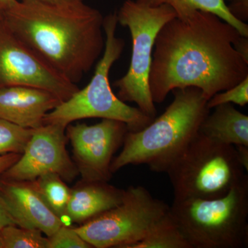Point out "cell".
I'll list each match as a JSON object with an SVG mask.
<instances>
[{
	"label": "cell",
	"mask_w": 248,
	"mask_h": 248,
	"mask_svg": "<svg viewBox=\"0 0 248 248\" xmlns=\"http://www.w3.org/2000/svg\"><path fill=\"white\" fill-rule=\"evenodd\" d=\"M239 31L216 15L197 11L175 17L155 40L149 76L155 104L174 89L195 87L209 100L248 77V60L234 48Z\"/></svg>",
	"instance_id": "1"
},
{
	"label": "cell",
	"mask_w": 248,
	"mask_h": 248,
	"mask_svg": "<svg viewBox=\"0 0 248 248\" xmlns=\"http://www.w3.org/2000/svg\"><path fill=\"white\" fill-rule=\"evenodd\" d=\"M104 19L83 0L70 5L17 0L2 12L3 22L19 40L76 84L104 53Z\"/></svg>",
	"instance_id": "2"
},
{
	"label": "cell",
	"mask_w": 248,
	"mask_h": 248,
	"mask_svg": "<svg viewBox=\"0 0 248 248\" xmlns=\"http://www.w3.org/2000/svg\"><path fill=\"white\" fill-rule=\"evenodd\" d=\"M174 99L162 115L138 131H128L120 154L112 160V174L129 165H147L166 172L197 136L210 109L208 99L195 87L174 89Z\"/></svg>",
	"instance_id": "3"
},
{
	"label": "cell",
	"mask_w": 248,
	"mask_h": 248,
	"mask_svg": "<svg viewBox=\"0 0 248 248\" xmlns=\"http://www.w3.org/2000/svg\"><path fill=\"white\" fill-rule=\"evenodd\" d=\"M118 24L116 12L104 17L105 47L92 79L84 89L78 90L69 99L48 112L44 124H60L66 127L72 122L83 119H108L124 122L129 131H138L153 122V119L138 107H130L122 102L111 88L109 81L111 68L120 58L125 48V41L116 36Z\"/></svg>",
	"instance_id": "4"
},
{
	"label": "cell",
	"mask_w": 248,
	"mask_h": 248,
	"mask_svg": "<svg viewBox=\"0 0 248 248\" xmlns=\"http://www.w3.org/2000/svg\"><path fill=\"white\" fill-rule=\"evenodd\" d=\"M170 213L191 248L248 246V175L218 198L173 200Z\"/></svg>",
	"instance_id": "5"
},
{
	"label": "cell",
	"mask_w": 248,
	"mask_h": 248,
	"mask_svg": "<svg viewBox=\"0 0 248 248\" xmlns=\"http://www.w3.org/2000/svg\"><path fill=\"white\" fill-rule=\"evenodd\" d=\"M166 173L174 200L218 198L248 176L234 146L214 141L200 133Z\"/></svg>",
	"instance_id": "6"
},
{
	"label": "cell",
	"mask_w": 248,
	"mask_h": 248,
	"mask_svg": "<svg viewBox=\"0 0 248 248\" xmlns=\"http://www.w3.org/2000/svg\"><path fill=\"white\" fill-rule=\"evenodd\" d=\"M116 14L118 24L128 28L132 38L128 71L114 83L118 89L117 96L122 102L135 103L154 120L156 109L150 91L149 76L155 40L161 28L177 15L168 5L151 7L136 0H125Z\"/></svg>",
	"instance_id": "7"
},
{
	"label": "cell",
	"mask_w": 248,
	"mask_h": 248,
	"mask_svg": "<svg viewBox=\"0 0 248 248\" xmlns=\"http://www.w3.org/2000/svg\"><path fill=\"white\" fill-rule=\"evenodd\" d=\"M169 210V205L143 186H130L122 203L75 229L92 248H128L143 239Z\"/></svg>",
	"instance_id": "8"
},
{
	"label": "cell",
	"mask_w": 248,
	"mask_h": 248,
	"mask_svg": "<svg viewBox=\"0 0 248 248\" xmlns=\"http://www.w3.org/2000/svg\"><path fill=\"white\" fill-rule=\"evenodd\" d=\"M27 86L46 90L62 102L79 90L46 63L0 19V88Z\"/></svg>",
	"instance_id": "9"
},
{
	"label": "cell",
	"mask_w": 248,
	"mask_h": 248,
	"mask_svg": "<svg viewBox=\"0 0 248 248\" xmlns=\"http://www.w3.org/2000/svg\"><path fill=\"white\" fill-rule=\"evenodd\" d=\"M126 124L120 121L103 119L89 125H67V140L73 148V161L83 182H108L114 155L123 145L128 133Z\"/></svg>",
	"instance_id": "10"
},
{
	"label": "cell",
	"mask_w": 248,
	"mask_h": 248,
	"mask_svg": "<svg viewBox=\"0 0 248 248\" xmlns=\"http://www.w3.org/2000/svg\"><path fill=\"white\" fill-rule=\"evenodd\" d=\"M66 127L47 124L35 129L24 153L0 177L16 182H32L42 175L56 174L66 182L78 174L66 150Z\"/></svg>",
	"instance_id": "11"
},
{
	"label": "cell",
	"mask_w": 248,
	"mask_h": 248,
	"mask_svg": "<svg viewBox=\"0 0 248 248\" xmlns=\"http://www.w3.org/2000/svg\"><path fill=\"white\" fill-rule=\"evenodd\" d=\"M0 197L16 226L40 230L50 236L64 223L49 208L31 182L0 178Z\"/></svg>",
	"instance_id": "12"
},
{
	"label": "cell",
	"mask_w": 248,
	"mask_h": 248,
	"mask_svg": "<svg viewBox=\"0 0 248 248\" xmlns=\"http://www.w3.org/2000/svg\"><path fill=\"white\" fill-rule=\"evenodd\" d=\"M62 101L46 90L27 86L0 88V118L23 128L44 125L46 115Z\"/></svg>",
	"instance_id": "13"
},
{
	"label": "cell",
	"mask_w": 248,
	"mask_h": 248,
	"mask_svg": "<svg viewBox=\"0 0 248 248\" xmlns=\"http://www.w3.org/2000/svg\"><path fill=\"white\" fill-rule=\"evenodd\" d=\"M125 192L108 182L81 181L71 190L65 217L83 224L122 203Z\"/></svg>",
	"instance_id": "14"
},
{
	"label": "cell",
	"mask_w": 248,
	"mask_h": 248,
	"mask_svg": "<svg viewBox=\"0 0 248 248\" xmlns=\"http://www.w3.org/2000/svg\"><path fill=\"white\" fill-rule=\"evenodd\" d=\"M213 109L201 124L199 133L223 144L248 146V116L232 104Z\"/></svg>",
	"instance_id": "15"
},
{
	"label": "cell",
	"mask_w": 248,
	"mask_h": 248,
	"mask_svg": "<svg viewBox=\"0 0 248 248\" xmlns=\"http://www.w3.org/2000/svg\"><path fill=\"white\" fill-rule=\"evenodd\" d=\"M151 7L166 4L170 6L179 19L190 17L196 11H202L216 15L233 26L241 35L248 37V25L235 18L230 13L225 0H136Z\"/></svg>",
	"instance_id": "16"
},
{
	"label": "cell",
	"mask_w": 248,
	"mask_h": 248,
	"mask_svg": "<svg viewBox=\"0 0 248 248\" xmlns=\"http://www.w3.org/2000/svg\"><path fill=\"white\" fill-rule=\"evenodd\" d=\"M128 248H191L169 210L143 239Z\"/></svg>",
	"instance_id": "17"
},
{
	"label": "cell",
	"mask_w": 248,
	"mask_h": 248,
	"mask_svg": "<svg viewBox=\"0 0 248 248\" xmlns=\"http://www.w3.org/2000/svg\"><path fill=\"white\" fill-rule=\"evenodd\" d=\"M32 184L46 203L54 213L63 220L71 195V190L66 182L56 174L41 176Z\"/></svg>",
	"instance_id": "18"
},
{
	"label": "cell",
	"mask_w": 248,
	"mask_h": 248,
	"mask_svg": "<svg viewBox=\"0 0 248 248\" xmlns=\"http://www.w3.org/2000/svg\"><path fill=\"white\" fill-rule=\"evenodd\" d=\"M40 230L17 226H5L0 229L2 248H48V238Z\"/></svg>",
	"instance_id": "19"
},
{
	"label": "cell",
	"mask_w": 248,
	"mask_h": 248,
	"mask_svg": "<svg viewBox=\"0 0 248 248\" xmlns=\"http://www.w3.org/2000/svg\"><path fill=\"white\" fill-rule=\"evenodd\" d=\"M34 130L0 118V156L11 153L22 155Z\"/></svg>",
	"instance_id": "20"
},
{
	"label": "cell",
	"mask_w": 248,
	"mask_h": 248,
	"mask_svg": "<svg viewBox=\"0 0 248 248\" xmlns=\"http://www.w3.org/2000/svg\"><path fill=\"white\" fill-rule=\"evenodd\" d=\"M248 103V77L231 89L215 94L208 101L210 110L221 104H236L244 107Z\"/></svg>",
	"instance_id": "21"
},
{
	"label": "cell",
	"mask_w": 248,
	"mask_h": 248,
	"mask_svg": "<svg viewBox=\"0 0 248 248\" xmlns=\"http://www.w3.org/2000/svg\"><path fill=\"white\" fill-rule=\"evenodd\" d=\"M48 238V248H92L76 231L63 223Z\"/></svg>",
	"instance_id": "22"
},
{
	"label": "cell",
	"mask_w": 248,
	"mask_h": 248,
	"mask_svg": "<svg viewBox=\"0 0 248 248\" xmlns=\"http://www.w3.org/2000/svg\"><path fill=\"white\" fill-rule=\"evenodd\" d=\"M230 4H227L230 13L235 18L241 22L248 20V0H231Z\"/></svg>",
	"instance_id": "23"
},
{
	"label": "cell",
	"mask_w": 248,
	"mask_h": 248,
	"mask_svg": "<svg viewBox=\"0 0 248 248\" xmlns=\"http://www.w3.org/2000/svg\"><path fill=\"white\" fill-rule=\"evenodd\" d=\"M20 156L21 155L14 154V153L0 156V177L15 163L17 162Z\"/></svg>",
	"instance_id": "24"
},
{
	"label": "cell",
	"mask_w": 248,
	"mask_h": 248,
	"mask_svg": "<svg viewBox=\"0 0 248 248\" xmlns=\"http://www.w3.org/2000/svg\"><path fill=\"white\" fill-rule=\"evenodd\" d=\"M16 226L12 217L8 212L7 209L5 206L4 202L0 197V229L5 226Z\"/></svg>",
	"instance_id": "25"
},
{
	"label": "cell",
	"mask_w": 248,
	"mask_h": 248,
	"mask_svg": "<svg viewBox=\"0 0 248 248\" xmlns=\"http://www.w3.org/2000/svg\"><path fill=\"white\" fill-rule=\"evenodd\" d=\"M236 155L237 159L239 160L240 164L242 166L245 170L248 172V146L244 145H239L236 146Z\"/></svg>",
	"instance_id": "26"
},
{
	"label": "cell",
	"mask_w": 248,
	"mask_h": 248,
	"mask_svg": "<svg viewBox=\"0 0 248 248\" xmlns=\"http://www.w3.org/2000/svg\"><path fill=\"white\" fill-rule=\"evenodd\" d=\"M234 48L246 60H248V37L241 36L234 44Z\"/></svg>",
	"instance_id": "27"
},
{
	"label": "cell",
	"mask_w": 248,
	"mask_h": 248,
	"mask_svg": "<svg viewBox=\"0 0 248 248\" xmlns=\"http://www.w3.org/2000/svg\"><path fill=\"white\" fill-rule=\"evenodd\" d=\"M38 1L53 5H70L76 4L81 0H38Z\"/></svg>",
	"instance_id": "28"
},
{
	"label": "cell",
	"mask_w": 248,
	"mask_h": 248,
	"mask_svg": "<svg viewBox=\"0 0 248 248\" xmlns=\"http://www.w3.org/2000/svg\"><path fill=\"white\" fill-rule=\"evenodd\" d=\"M16 1L17 0H0V5L3 10L6 9L12 6Z\"/></svg>",
	"instance_id": "29"
},
{
	"label": "cell",
	"mask_w": 248,
	"mask_h": 248,
	"mask_svg": "<svg viewBox=\"0 0 248 248\" xmlns=\"http://www.w3.org/2000/svg\"><path fill=\"white\" fill-rule=\"evenodd\" d=\"M2 12L3 9L2 8H1V5H0V19H2Z\"/></svg>",
	"instance_id": "30"
},
{
	"label": "cell",
	"mask_w": 248,
	"mask_h": 248,
	"mask_svg": "<svg viewBox=\"0 0 248 248\" xmlns=\"http://www.w3.org/2000/svg\"><path fill=\"white\" fill-rule=\"evenodd\" d=\"M0 248H2V245H1V239H0Z\"/></svg>",
	"instance_id": "31"
},
{
	"label": "cell",
	"mask_w": 248,
	"mask_h": 248,
	"mask_svg": "<svg viewBox=\"0 0 248 248\" xmlns=\"http://www.w3.org/2000/svg\"><path fill=\"white\" fill-rule=\"evenodd\" d=\"M225 1H231V0H225Z\"/></svg>",
	"instance_id": "32"
}]
</instances>
